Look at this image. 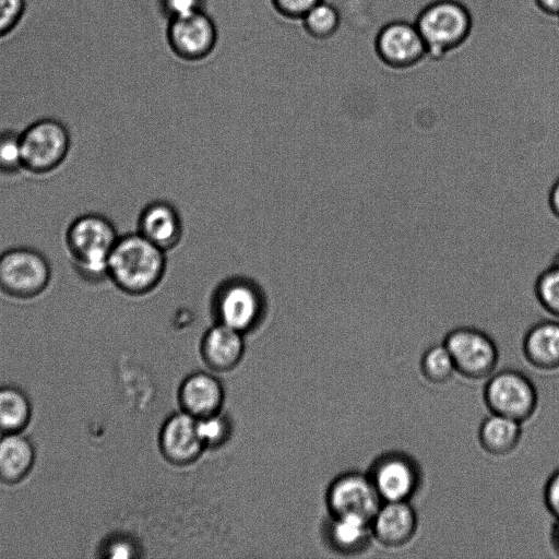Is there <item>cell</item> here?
<instances>
[{"label":"cell","mask_w":559,"mask_h":559,"mask_svg":"<svg viewBox=\"0 0 559 559\" xmlns=\"http://www.w3.org/2000/svg\"><path fill=\"white\" fill-rule=\"evenodd\" d=\"M118 238L112 222L98 213L82 214L69 224L64 245L80 278L90 284L108 278V261Z\"/></svg>","instance_id":"6da1fadb"},{"label":"cell","mask_w":559,"mask_h":559,"mask_svg":"<svg viewBox=\"0 0 559 559\" xmlns=\"http://www.w3.org/2000/svg\"><path fill=\"white\" fill-rule=\"evenodd\" d=\"M165 251L138 231L119 236L108 261L107 276L129 295H144L162 281Z\"/></svg>","instance_id":"7a4b0ae2"},{"label":"cell","mask_w":559,"mask_h":559,"mask_svg":"<svg viewBox=\"0 0 559 559\" xmlns=\"http://www.w3.org/2000/svg\"><path fill=\"white\" fill-rule=\"evenodd\" d=\"M51 280V265L38 250L13 247L0 254V292L27 300L43 294Z\"/></svg>","instance_id":"3957f363"},{"label":"cell","mask_w":559,"mask_h":559,"mask_svg":"<svg viewBox=\"0 0 559 559\" xmlns=\"http://www.w3.org/2000/svg\"><path fill=\"white\" fill-rule=\"evenodd\" d=\"M23 168L44 175L56 170L67 158L71 139L67 127L57 119L43 118L21 133Z\"/></svg>","instance_id":"277c9868"},{"label":"cell","mask_w":559,"mask_h":559,"mask_svg":"<svg viewBox=\"0 0 559 559\" xmlns=\"http://www.w3.org/2000/svg\"><path fill=\"white\" fill-rule=\"evenodd\" d=\"M416 26L425 41L426 55L440 57L465 38L471 19L461 3L439 0L424 9Z\"/></svg>","instance_id":"5b68a950"},{"label":"cell","mask_w":559,"mask_h":559,"mask_svg":"<svg viewBox=\"0 0 559 559\" xmlns=\"http://www.w3.org/2000/svg\"><path fill=\"white\" fill-rule=\"evenodd\" d=\"M484 401L492 414L522 424L535 413L538 395L534 383L523 372L504 369L492 374L486 382Z\"/></svg>","instance_id":"8992f818"},{"label":"cell","mask_w":559,"mask_h":559,"mask_svg":"<svg viewBox=\"0 0 559 559\" xmlns=\"http://www.w3.org/2000/svg\"><path fill=\"white\" fill-rule=\"evenodd\" d=\"M449 350L455 371L468 379L490 376L498 362L495 341L474 326H459L445 335L443 342Z\"/></svg>","instance_id":"52a82bcc"},{"label":"cell","mask_w":559,"mask_h":559,"mask_svg":"<svg viewBox=\"0 0 559 559\" xmlns=\"http://www.w3.org/2000/svg\"><path fill=\"white\" fill-rule=\"evenodd\" d=\"M384 501H409L421 484V469L409 454L392 450L377 456L367 472Z\"/></svg>","instance_id":"ba28073f"},{"label":"cell","mask_w":559,"mask_h":559,"mask_svg":"<svg viewBox=\"0 0 559 559\" xmlns=\"http://www.w3.org/2000/svg\"><path fill=\"white\" fill-rule=\"evenodd\" d=\"M214 301L221 323L239 332L257 322L264 302L260 287L242 277L229 278L222 283Z\"/></svg>","instance_id":"9c48e42d"},{"label":"cell","mask_w":559,"mask_h":559,"mask_svg":"<svg viewBox=\"0 0 559 559\" xmlns=\"http://www.w3.org/2000/svg\"><path fill=\"white\" fill-rule=\"evenodd\" d=\"M333 515L357 514L371 521L382 503L368 474L350 472L334 480L329 490Z\"/></svg>","instance_id":"30bf717a"},{"label":"cell","mask_w":559,"mask_h":559,"mask_svg":"<svg viewBox=\"0 0 559 559\" xmlns=\"http://www.w3.org/2000/svg\"><path fill=\"white\" fill-rule=\"evenodd\" d=\"M168 40L174 51L183 59L206 57L215 46L216 28L203 11L170 20Z\"/></svg>","instance_id":"8fae6325"},{"label":"cell","mask_w":559,"mask_h":559,"mask_svg":"<svg viewBox=\"0 0 559 559\" xmlns=\"http://www.w3.org/2000/svg\"><path fill=\"white\" fill-rule=\"evenodd\" d=\"M417 524V514L409 501L382 502L370 522L373 539L389 548L409 543Z\"/></svg>","instance_id":"7c38bea8"},{"label":"cell","mask_w":559,"mask_h":559,"mask_svg":"<svg viewBox=\"0 0 559 559\" xmlns=\"http://www.w3.org/2000/svg\"><path fill=\"white\" fill-rule=\"evenodd\" d=\"M377 50L389 64L404 67L425 56V41L414 23L397 21L385 25L377 38Z\"/></svg>","instance_id":"4fadbf2b"},{"label":"cell","mask_w":559,"mask_h":559,"mask_svg":"<svg viewBox=\"0 0 559 559\" xmlns=\"http://www.w3.org/2000/svg\"><path fill=\"white\" fill-rule=\"evenodd\" d=\"M138 233L164 251L169 250L182 235L180 215L168 202H152L140 214Z\"/></svg>","instance_id":"5bb4252c"},{"label":"cell","mask_w":559,"mask_h":559,"mask_svg":"<svg viewBox=\"0 0 559 559\" xmlns=\"http://www.w3.org/2000/svg\"><path fill=\"white\" fill-rule=\"evenodd\" d=\"M522 348L533 367L546 371L559 369V319L534 323L524 335Z\"/></svg>","instance_id":"9a60e30c"},{"label":"cell","mask_w":559,"mask_h":559,"mask_svg":"<svg viewBox=\"0 0 559 559\" xmlns=\"http://www.w3.org/2000/svg\"><path fill=\"white\" fill-rule=\"evenodd\" d=\"M35 448L32 441L19 433L0 436V480L15 485L24 480L35 463Z\"/></svg>","instance_id":"2e32d148"},{"label":"cell","mask_w":559,"mask_h":559,"mask_svg":"<svg viewBox=\"0 0 559 559\" xmlns=\"http://www.w3.org/2000/svg\"><path fill=\"white\" fill-rule=\"evenodd\" d=\"M194 416L189 413L174 416L163 431V448L166 454L179 463L192 461L201 451V440Z\"/></svg>","instance_id":"e0dca14e"},{"label":"cell","mask_w":559,"mask_h":559,"mask_svg":"<svg viewBox=\"0 0 559 559\" xmlns=\"http://www.w3.org/2000/svg\"><path fill=\"white\" fill-rule=\"evenodd\" d=\"M521 435V423L492 413L484 418L478 429L481 448L498 456L512 452L519 444Z\"/></svg>","instance_id":"ac0fdd59"},{"label":"cell","mask_w":559,"mask_h":559,"mask_svg":"<svg viewBox=\"0 0 559 559\" xmlns=\"http://www.w3.org/2000/svg\"><path fill=\"white\" fill-rule=\"evenodd\" d=\"M370 522L357 514L334 515L330 527L333 545L346 554L364 551L373 539Z\"/></svg>","instance_id":"d6986e66"},{"label":"cell","mask_w":559,"mask_h":559,"mask_svg":"<svg viewBox=\"0 0 559 559\" xmlns=\"http://www.w3.org/2000/svg\"><path fill=\"white\" fill-rule=\"evenodd\" d=\"M181 400L192 416H211L221 405L222 389L218 382L207 374H195L182 386Z\"/></svg>","instance_id":"ffe728a7"},{"label":"cell","mask_w":559,"mask_h":559,"mask_svg":"<svg viewBox=\"0 0 559 559\" xmlns=\"http://www.w3.org/2000/svg\"><path fill=\"white\" fill-rule=\"evenodd\" d=\"M203 348L211 366L218 369L230 368L242 352L240 332L219 323L206 334Z\"/></svg>","instance_id":"44dd1931"},{"label":"cell","mask_w":559,"mask_h":559,"mask_svg":"<svg viewBox=\"0 0 559 559\" xmlns=\"http://www.w3.org/2000/svg\"><path fill=\"white\" fill-rule=\"evenodd\" d=\"M31 417L32 404L26 393L14 385L0 386V436L22 432Z\"/></svg>","instance_id":"7402d4cb"},{"label":"cell","mask_w":559,"mask_h":559,"mask_svg":"<svg viewBox=\"0 0 559 559\" xmlns=\"http://www.w3.org/2000/svg\"><path fill=\"white\" fill-rule=\"evenodd\" d=\"M420 371L433 384L449 381L455 371L452 357L443 343L430 346L420 359Z\"/></svg>","instance_id":"603a6c76"},{"label":"cell","mask_w":559,"mask_h":559,"mask_svg":"<svg viewBox=\"0 0 559 559\" xmlns=\"http://www.w3.org/2000/svg\"><path fill=\"white\" fill-rule=\"evenodd\" d=\"M302 19L309 34L318 39L332 37L341 23L337 8L325 0L313 7Z\"/></svg>","instance_id":"cb8c5ba5"},{"label":"cell","mask_w":559,"mask_h":559,"mask_svg":"<svg viewBox=\"0 0 559 559\" xmlns=\"http://www.w3.org/2000/svg\"><path fill=\"white\" fill-rule=\"evenodd\" d=\"M534 293L542 308L559 319V267L550 264L542 271L534 284Z\"/></svg>","instance_id":"d4e9b609"},{"label":"cell","mask_w":559,"mask_h":559,"mask_svg":"<svg viewBox=\"0 0 559 559\" xmlns=\"http://www.w3.org/2000/svg\"><path fill=\"white\" fill-rule=\"evenodd\" d=\"M23 168L20 133L13 130L0 131V174L14 175Z\"/></svg>","instance_id":"484cf974"},{"label":"cell","mask_w":559,"mask_h":559,"mask_svg":"<svg viewBox=\"0 0 559 559\" xmlns=\"http://www.w3.org/2000/svg\"><path fill=\"white\" fill-rule=\"evenodd\" d=\"M24 11L25 0H0V37L15 28Z\"/></svg>","instance_id":"4316f807"},{"label":"cell","mask_w":559,"mask_h":559,"mask_svg":"<svg viewBox=\"0 0 559 559\" xmlns=\"http://www.w3.org/2000/svg\"><path fill=\"white\" fill-rule=\"evenodd\" d=\"M198 432L203 443H216L221 441L226 431L225 423L214 416L202 417L197 421Z\"/></svg>","instance_id":"83f0119b"},{"label":"cell","mask_w":559,"mask_h":559,"mask_svg":"<svg viewBox=\"0 0 559 559\" xmlns=\"http://www.w3.org/2000/svg\"><path fill=\"white\" fill-rule=\"evenodd\" d=\"M203 0H162L163 9L170 20L202 11Z\"/></svg>","instance_id":"f1b7e54d"},{"label":"cell","mask_w":559,"mask_h":559,"mask_svg":"<svg viewBox=\"0 0 559 559\" xmlns=\"http://www.w3.org/2000/svg\"><path fill=\"white\" fill-rule=\"evenodd\" d=\"M323 0H273L275 8L289 17H304L313 7Z\"/></svg>","instance_id":"f546056e"},{"label":"cell","mask_w":559,"mask_h":559,"mask_svg":"<svg viewBox=\"0 0 559 559\" xmlns=\"http://www.w3.org/2000/svg\"><path fill=\"white\" fill-rule=\"evenodd\" d=\"M544 503L555 519L559 518V467L552 472L545 484Z\"/></svg>","instance_id":"4dcf8cb0"},{"label":"cell","mask_w":559,"mask_h":559,"mask_svg":"<svg viewBox=\"0 0 559 559\" xmlns=\"http://www.w3.org/2000/svg\"><path fill=\"white\" fill-rule=\"evenodd\" d=\"M548 206L552 215L559 219V177L554 181L549 189Z\"/></svg>","instance_id":"1f68e13d"},{"label":"cell","mask_w":559,"mask_h":559,"mask_svg":"<svg viewBox=\"0 0 559 559\" xmlns=\"http://www.w3.org/2000/svg\"><path fill=\"white\" fill-rule=\"evenodd\" d=\"M110 556L115 558H128L132 555L131 548L126 543H117L109 549Z\"/></svg>","instance_id":"d6a6232c"},{"label":"cell","mask_w":559,"mask_h":559,"mask_svg":"<svg viewBox=\"0 0 559 559\" xmlns=\"http://www.w3.org/2000/svg\"><path fill=\"white\" fill-rule=\"evenodd\" d=\"M539 7L551 15L559 16V0H536Z\"/></svg>","instance_id":"836d02e7"},{"label":"cell","mask_w":559,"mask_h":559,"mask_svg":"<svg viewBox=\"0 0 559 559\" xmlns=\"http://www.w3.org/2000/svg\"><path fill=\"white\" fill-rule=\"evenodd\" d=\"M550 542L554 550L559 555V518H557L551 526Z\"/></svg>","instance_id":"e575fe53"},{"label":"cell","mask_w":559,"mask_h":559,"mask_svg":"<svg viewBox=\"0 0 559 559\" xmlns=\"http://www.w3.org/2000/svg\"><path fill=\"white\" fill-rule=\"evenodd\" d=\"M551 264L559 267V250L555 253Z\"/></svg>","instance_id":"d590c367"}]
</instances>
